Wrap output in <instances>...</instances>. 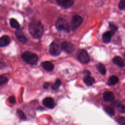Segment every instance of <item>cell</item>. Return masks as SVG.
<instances>
[{"label": "cell", "mask_w": 125, "mask_h": 125, "mask_svg": "<svg viewBox=\"0 0 125 125\" xmlns=\"http://www.w3.org/2000/svg\"><path fill=\"white\" fill-rule=\"evenodd\" d=\"M116 105H117V107L118 108V110L120 112L123 113L125 112V106L124 105L121 104H119Z\"/></svg>", "instance_id": "26"}, {"label": "cell", "mask_w": 125, "mask_h": 125, "mask_svg": "<svg viewBox=\"0 0 125 125\" xmlns=\"http://www.w3.org/2000/svg\"><path fill=\"white\" fill-rule=\"evenodd\" d=\"M114 34L110 31L104 32L102 35V41L104 43H108L110 42L112 36Z\"/></svg>", "instance_id": "12"}, {"label": "cell", "mask_w": 125, "mask_h": 125, "mask_svg": "<svg viewBox=\"0 0 125 125\" xmlns=\"http://www.w3.org/2000/svg\"><path fill=\"white\" fill-rule=\"evenodd\" d=\"M41 66L45 70L47 71H52L54 68V64L49 61L43 62L41 63Z\"/></svg>", "instance_id": "11"}, {"label": "cell", "mask_w": 125, "mask_h": 125, "mask_svg": "<svg viewBox=\"0 0 125 125\" xmlns=\"http://www.w3.org/2000/svg\"><path fill=\"white\" fill-rule=\"evenodd\" d=\"M119 82L118 78L116 76H111L107 82V84L110 86L115 85Z\"/></svg>", "instance_id": "17"}, {"label": "cell", "mask_w": 125, "mask_h": 125, "mask_svg": "<svg viewBox=\"0 0 125 125\" xmlns=\"http://www.w3.org/2000/svg\"><path fill=\"white\" fill-rule=\"evenodd\" d=\"M61 84H62L61 81L60 79H57L55 81V83L52 85L51 88L54 90H57L60 87Z\"/></svg>", "instance_id": "20"}, {"label": "cell", "mask_w": 125, "mask_h": 125, "mask_svg": "<svg viewBox=\"0 0 125 125\" xmlns=\"http://www.w3.org/2000/svg\"><path fill=\"white\" fill-rule=\"evenodd\" d=\"M83 21V18L78 15H75L72 17V20L71 21V27L72 30H76L80 25L82 23Z\"/></svg>", "instance_id": "5"}, {"label": "cell", "mask_w": 125, "mask_h": 125, "mask_svg": "<svg viewBox=\"0 0 125 125\" xmlns=\"http://www.w3.org/2000/svg\"><path fill=\"white\" fill-rule=\"evenodd\" d=\"M8 101H9V103L12 104H15L16 103V99H15L14 96H11V97H10L8 99Z\"/></svg>", "instance_id": "28"}, {"label": "cell", "mask_w": 125, "mask_h": 125, "mask_svg": "<svg viewBox=\"0 0 125 125\" xmlns=\"http://www.w3.org/2000/svg\"><path fill=\"white\" fill-rule=\"evenodd\" d=\"M62 48L58 43L52 42L49 46V53L53 56L59 55L62 52Z\"/></svg>", "instance_id": "6"}, {"label": "cell", "mask_w": 125, "mask_h": 125, "mask_svg": "<svg viewBox=\"0 0 125 125\" xmlns=\"http://www.w3.org/2000/svg\"><path fill=\"white\" fill-rule=\"evenodd\" d=\"M10 42V39L9 36L7 35H3L1 37L0 39V46H6L9 44Z\"/></svg>", "instance_id": "15"}, {"label": "cell", "mask_w": 125, "mask_h": 125, "mask_svg": "<svg viewBox=\"0 0 125 125\" xmlns=\"http://www.w3.org/2000/svg\"><path fill=\"white\" fill-rule=\"evenodd\" d=\"M28 30L32 37L35 39H40L43 35L44 27L40 21H34L29 24Z\"/></svg>", "instance_id": "1"}, {"label": "cell", "mask_w": 125, "mask_h": 125, "mask_svg": "<svg viewBox=\"0 0 125 125\" xmlns=\"http://www.w3.org/2000/svg\"><path fill=\"white\" fill-rule=\"evenodd\" d=\"M105 111L110 116H113L115 114V111L114 109L110 106H105L104 108Z\"/></svg>", "instance_id": "21"}, {"label": "cell", "mask_w": 125, "mask_h": 125, "mask_svg": "<svg viewBox=\"0 0 125 125\" xmlns=\"http://www.w3.org/2000/svg\"><path fill=\"white\" fill-rule=\"evenodd\" d=\"M55 25L56 29L59 31H64L69 32L70 30V27L68 22L64 18H59L56 21Z\"/></svg>", "instance_id": "3"}, {"label": "cell", "mask_w": 125, "mask_h": 125, "mask_svg": "<svg viewBox=\"0 0 125 125\" xmlns=\"http://www.w3.org/2000/svg\"><path fill=\"white\" fill-rule=\"evenodd\" d=\"M117 121L120 125H125V118L124 117H118L116 119Z\"/></svg>", "instance_id": "24"}, {"label": "cell", "mask_w": 125, "mask_h": 125, "mask_svg": "<svg viewBox=\"0 0 125 125\" xmlns=\"http://www.w3.org/2000/svg\"><path fill=\"white\" fill-rule=\"evenodd\" d=\"M17 113L21 119V120H25L26 119V116L25 115L24 113L21 110H18Z\"/></svg>", "instance_id": "27"}, {"label": "cell", "mask_w": 125, "mask_h": 125, "mask_svg": "<svg viewBox=\"0 0 125 125\" xmlns=\"http://www.w3.org/2000/svg\"><path fill=\"white\" fill-rule=\"evenodd\" d=\"M83 81L84 83L88 86H91L95 83V79L90 75L84 76Z\"/></svg>", "instance_id": "16"}, {"label": "cell", "mask_w": 125, "mask_h": 125, "mask_svg": "<svg viewBox=\"0 0 125 125\" xmlns=\"http://www.w3.org/2000/svg\"><path fill=\"white\" fill-rule=\"evenodd\" d=\"M8 79L7 77L4 76H0V85H2V84L5 83L8 81Z\"/></svg>", "instance_id": "25"}, {"label": "cell", "mask_w": 125, "mask_h": 125, "mask_svg": "<svg viewBox=\"0 0 125 125\" xmlns=\"http://www.w3.org/2000/svg\"><path fill=\"white\" fill-rule=\"evenodd\" d=\"M15 35L18 40L22 43H25L27 42L28 39L26 38L24 33L21 29L17 30L15 32Z\"/></svg>", "instance_id": "10"}, {"label": "cell", "mask_w": 125, "mask_h": 125, "mask_svg": "<svg viewBox=\"0 0 125 125\" xmlns=\"http://www.w3.org/2000/svg\"><path fill=\"white\" fill-rule=\"evenodd\" d=\"M97 68L100 73L103 75H105L106 73V69L104 64L101 62H99L97 64Z\"/></svg>", "instance_id": "19"}, {"label": "cell", "mask_w": 125, "mask_h": 125, "mask_svg": "<svg viewBox=\"0 0 125 125\" xmlns=\"http://www.w3.org/2000/svg\"><path fill=\"white\" fill-rule=\"evenodd\" d=\"M77 57L78 60L83 63L86 64L90 61V57L84 49L79 50L77 52Z\"/></svg>", "instance_id": "4"}, {"label": "cell", "mask_w": 125, "mask_h": 125, "mask_svg": "<svg viewBox=\"0 0 125 125\" xmlns=\"http://www.w3.org/2000/svg\"><path fill=\"white\" fill-rule=\"evenodd\" d=\"M84 76H88V75H90V72L88 71V70H85L84 71Z\"/></svg>", "instance_id": "29"}, {"label": "cell", "mask_w": 125, "mask_h": 125, "mask_svg": "<svg viewBox=\"0 0 125 125\" xmlns=\"http://www.w3.org/2000/svg\"><path fill=\"white\" fill-rule=\"evenodd\" d=\"M114 94L111 91H106L104 93L103 98L106 102H112L114 100Z\"/></svg>", "instance_id": "14"}, {"label": "cell", "mask_w": 125, "mask_h": 125, "mask_svg": "<svg viewBox=\"0 0 125 125\" xmlns=\"http://www.w3.org/2000/svg\"><path fill=\"white\" fill-rule=\"evenodd\" d=\"M49 86V83H44V84H43V87L44 88H48V87Z\"/></svg>", "instance_id": "30"}, {"label": "cell", "mask_w": 125, "mask_h": 125, "mask_svg": "<svg viewBox=\"0 0 125 125\" xmlns=\"http://www.w3.org/2000/svg\"><path fill=\"white\" fill-rule=\"evenodd\" d=\"M112 61L115 64L120 67H123L125 66V62L124 60L120 56H115L113 59Z\"/></svg>", "instance_id": "13"}, {"label": "cell", "mask_w": 125, "mask_h": 125, "mask_svg": "<svg viewBox=\"0 0 125 125\" xmlns=\"http://www.w3.org/2000/svg\"><path fill=\"white\" fill-rule=\"evenodd\" d=\"M42 104L45 107L49 109L53 108L56 105L54 99L51 97H47L44 98L42 101Z\"/></svg>", "instance_id": "9"}, {"label": "cell", "mask_w": 125, "mask_h": 125, "mask_svg": "<svg viewBox=\"0 0 125 125\" xmlns=\"http://www.w3.org/2000/svg\"><path fill=\"white\" fill-rule=\"evenodd\" d=\"M62 50L67 53H71L74 50L75 47L74 45L69 42H63L61 44Z\"/></svg>", "instance_id": "7"}, {"label": "cell", "mask_w": 125, "mask_h": 125, "mask_svg": "<svg viewBox=\"0 0 125 125\" xmlns=\"http://www.w3.org/2000/svg\"><path fill=\"white\" fill-rule=\"evenodd\" d=\"M9 23H10L11 26L12 28L16 29V30L20 29V24L16 20H15V19H13V18L10 19L9 20Z\"/></svg>", "instance_id": "18"}, {"label": "cell", "mask_w": 125, "mask_h": 125, "mask_svg": "<svg viewBox=\"0 0 125 125\" xmlns=\"http://www.w3.org/2000/svg\"><path fill=\"white\" fill-rule=\"evenodd\" d=\"M118 8L121 10H125V0H120L118 3Z\"/></svg>", "instance_id": "23"}, {"label": "cell", "mask_w": 125, "mask_h": 125, "mask_svg": "<svg viewBox=\"0 0 125 125\" xmlns=\"http://www.w3.org/2000/svg\"><path fill=\"white\" fill-rule=\"evenodd\" d=\"M123 56H124V59H125V53H124V54Z\"/></svg>", "instance_id": "31"}, {"label": "cell", "mask_w": 125, "mask_h": 125, "mask_svg": "<svg viewBox=\"0 0 125 125\" xmlns=\"http://www.w3.org/2000/svg\"><path fill=\"white\" fill-rule=\"evenodd\" d=\"M56 1L58 5L64 8H69L74 4L73 0H56Z\"/></svg>", "instance_id": "8"}, {"label": "cell", "mask_w": 125, "mask_h": 125, "mask_svg": "<svg viewBox=\"0 0 125 125\" xmlns=\"http://www.w3.org/2000/svg\"><path fill=\"white\" fill-rule=\"evenodd\" d=\"M22 60L26 63L31 65L37 64L39 58L37 55L30 51H25L21 55Z\"/></svg>", "instance_id": "2"}, {"label": "cell", "mask_w": 125, "mask_h": 125, "mask_svg": "<svg viewBox=\"0 0 125 125\" xmlns=\"http://www.w3.org/2000/svg\"><path fill=\"white\" fill-rule=\"evenodd\" d=\"M109 27L110 28V31H111L114 34L115 33V32L117 31L118 29V26L113 22L109 23Z\"/></svg>", "instance_id": "22"}]
</instances>
